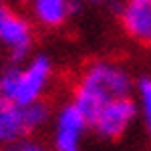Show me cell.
<instances>
[{"instance_id": "cell-10", "label": "cell", "mask_w": 151, "mask_h": 151, "mask_svg": "<svg viewBox=\"0 0 151 151\" xmlns=\"http://www.w3.org/2000/svg\"><path fill=\"white\" fill-rule=\"evenodd\" d=\"M10 151H47V149L36 141H20V143L12 145Z\"/></svg>"}, {"instance_id": "cell-6", "label": "cell", "mask_w": 151, "mask_h": 151, "mask_svg": "<svg viewBox=\"0 0 151 151\" xmlns=\"http://www.w3.org/2000/svg\"><path fill=\"white\" fill-rule=\"evenodd\" d=\"M89 129V123L73 103H65L55 119V149L57 151H81V141Z\"/></svg>"}, {"instance_id": "cell-4", "label": "cell", "mask_w": 151, "mask_h": 151, "mask_svg": "<svg viewBox=\"0 0 151 151\" xmlns=\"http://www.w3.org/2000/svg\"><path fill=\"white\" fill-rule=\"evenodd\" d=\"M35 42V30L28 18L0 2V48L8 52L10 65L24 63Z\"/></svg>"}, {"instance_id": "cell-5", "label": "cell", "mask_w": 151, "mask_h": 151, "mask_svg": "<svg viewBox=\"0 0 151 151\" xmlns=\"http://www.w3.org/2000/svg\"><path fill=\"white\" fill-rule=\"evenodd\" d=\"M139 115V107L133 97L113 99L89 121V129L101 139L115 141L123 137Z\"/></svg>"}, {"instance_id": "cell-11", "label": "cell", "mask_w": 151, "mask_h": 151, "mask_svg": "<svg viewBox=\"0 0 151 151\" xmlns=\"http://www.w3.org/2000/svg\"><path fill=\"white\" fill-rule=\"evenodd\" d=\"M4 70V52H2V48H0V73Z\"/></svg>"}, {"instance_id": "cell-8", "label": "cell", "mask_w": 151, "mask_h": 151, "mask_svg": "<svg viewBox=\"0 0 151 151\" xmlns=\"http://www.w3.org/2000/svg\"><path fill=\"white\" fill-rule=\"evenodd\" d=\"M30 10L38 24L45 28H58L79 10L77 0H30Z\"/></svg>"}, {"instance_id": "cell-3", "label": "cell", "mask_w": 151, "mask_h": 151, "mask_svg": "<svg viewBox=\"0 0 151 151\" xmlns=\"http://www.w3.org/2000/svg\"><path fill=\"white\" fill-rule=\"evenodd\" d=\"M50 119V109L45 101L20 105L0 97V143L16 145L30 133L42 129Z\"/></svg>"}, {"instance_id": "cell-7", "label": "cell", "mask_w": 151, "mask_h": 151, "mask_svg": "<svg viewBox=\"0 0 151 151\" xmlns=\"http://www.w3.org/2000/svg\"><path fill=\"white\" fill-rule=\"evenodd\" d=\"M119 18L131 38L151 45V0H123Z\"/></svg>"}, {"instance_id": "cell-9", "label": "cell", "mask_w": 151, "mask_h": 151, "mask_svg": "<svg viewBox=\"0 0 151 151\" xmlns=\"http://www.w3.org/2000/svg\"><path fill=\"white\" fill-rule=\"evenodd\" d=\"M135 93H137V107H139V115L143 119V125L151 135V77H143L135 85Z\"/></svg>"}, {"instance_id": "cell-12", "label": "cell", "mask_w": 151, "mask_h": 151, "mask_svg": "<svg viewBox=\"0 0 151 151\" xmlns=\"http://www.w3.org/2000/svg\"><path fill=\"white\" fill-rule=\"evenodd\" d=\"M12 2H16V4H30V0H12Z\"/></svg>"}, {"instance_id": "cell-13", "label": "cell", "mask_w": 151, "mask_h": 151, "mask_svg": "<svg viewBox=\"0 0 151 151\" xmlns=\"http://www.w3.org/2000/svg\"><path fill=\"white\" fill-rule=\"evenodd\" d=\"M87 2H93V4H101V2H107V0H87Z\"/></svg>"}, {"instance_id": "cell-2", "label": "cell", "mask_w": 151, "mask_h": 151, "mask_svg": "<svg viewBox=\"0 0 151 151\" xmlns=\"http://www.w3.org/2000/svg\"><path fill=\"white\" fill-rule=\"evenodd\" d=\"M52 60L47 55H35L20 65H8L0 73V97L26 107L42 101L52 81Z\"/></svg>"}, {"instance_id": "cell-1", "label": "cell", "mask_w": 151, "mask_h": 151, "mask_svg": "<svg viewBox=\"0 0 151 151\" xmlns=\"http://www.w3.org/2000/svg\"><path fill=\"white\" fill-rule=\"evenodd\" d=\"M133 91L135 83L127 69H123L117 63L97 60L81 73L70 103L85 115L89 123L109 101L121 97H133Z\"/></svg>"}]
</instances>
